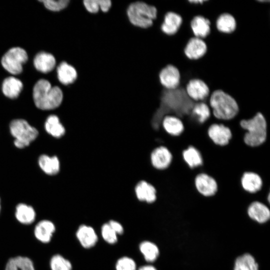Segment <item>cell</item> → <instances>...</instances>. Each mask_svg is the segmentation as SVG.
Segmentation results:
<instances>
[{"label":"cell","mask_w":270,"mask_h":270,"mask_svg":"<svg viewBox=\"0 0 270 270\" xmlns=\"http://www.w3.org/2000/svg\"><path fill=\"white\" fill-rule=\"evenodd\" d=\"M33 98L38 108L43 110H52L62 104L63 93L58 86H52L48 80L41 79L34 87Z\"/></svg>","instance_id":"6da1fadb"},{"label":"cell","mask_w":270,"mask_h":270,"mask_svg":"<svg viewBox=\"0 0 270 270\" xmlns=\"http://www.w3.org/2000/svg\"><path fill=\"white\" fill-rule=\"evenodd\" d=\"M212 114L220 120L233 119L238 112V106L236 100L230 94L220 90L211 92L208 100Z\"/></svg>","instance_id":"7a4b0ae2"},{"label":"cell","mask_w":270,"mask_h":270,"mask_svg":"<svg viewBox=\"0 0 270 270\" xmlns=\"http://www.w3.org/2000/svg\"><path fill=\"white\" fill-rule=\"evenodd\" d=\"M240 125L246 131L244 142L248 146L258 147L266 142L268 125L264 117L260 112H258L250 119L240 120Z\"/></svg>","instance_id":"3957f363"},{"label":"cell","mask_w":270,"mask_h":270,"mask_svg":"<svg viewBox=\"0 0 270 270\" xmlns=\"http://www.w3.org/2000/svg\"><path fill=\"white\" fill-rule=\"evenodd\" d=\"M126 15L129 22L133 26L148 28L154 24L158 16V9L154 5L142 1L130 4L126 9Z\"/></svg>","instance_id":"277c9868"},{"label":"cell","mask_w":270,"mask_h":270,"mask_svg":"<svg viewBox=\"0 0 270 270\" xmlns=\"http://www.w3.org/2000/svg\"><path fill=\"white\" fill-rule=\"evenodd\" d=\"M10 130L15 138L14 145L20 148L28 146L36 138L38 134L36 128L22 119L12 120L10 124Z\"/></svg>","instance_id":"5b68a950"},{"label":"cell","mask_w":270,"mask_h":270,"mask_svg":"<svg viewBox=\"0 0 270 270\" xmlns=\"http://www.w3.org/2000/svg\"><path fill=\"white\" fill-rule=\"evenodd\" d=\"M28 59L26 51L20 47H14L10 49L3 56L2 65L8 72L18 74L22 72V65Z\"/></svg>","instance_id":"8992f818"},{"label":"cell","mask_w":270,"mask_h":270,"mask_svg":"<svg viewBox=\"0 0 270 270\" xmlns=\"http://www.w3.org/2000/svg\"><path fill=\"white\" fill-rule=\"evenodd\" d=\"M185 90L188 96L196 102H207L211 94L206 82L197 78L190 80L185 86Z\"/></svg>","instance_id":"52a82bcc"},{"label":"cell","mask_w":270,"mask_h":270,"mask_svg":"<svg viewBox=\"0 0 270 270\" xmlns=\"http://www.w3.org/2000/svg\"><path fill=\"white\" fill-rule=\"evenodd\" d=\"M180 74L178 68L173 64H168L163 67L158 73V80L161 86L167 90L178 88L180 83Z\"/></svg>","instance_id":"ba28073f"},{"label":"cell","mask_w":270,"mask_h":270,"mask_svg":"<svg viewBox=\"0 0 270 270\" xmlns=\"http://www.w3.org/2000/svg\"><path fill=\"white\" fill-rule=\"evenodd\" d=\"M194 186L198 192L204 197L212 196L218 191V184L215 179L205 173L196 176Z\"/></svg>","instance_id":"9c48e42d"},{"label":"cell","mask_w":270,"mask_h":270,"mask_svg":"<svg viewBox=\"0 0 270 270\" xmlns=\"http://www.w3.org/2000/svg\"><path fill=\"white\" fill-rule=\"evenodd\" d=\"M150 159L152 166L157 170L162 171L170 166L172 155L166 146H160L152 152Z\"/></svg>","instance_id":"30bf717a"},{"label":"cell","mask_w":270,"mask_h":270,"mask_svg":"<svg viewBox=\"0 0 270 270\" xmlns=\"http://www.w3.org/2000/svg\"><path fill=\"white\" fill-rule=\"evenodd\" d=\"M208 135L212 142L220 146H224L232 138L230 129L222 124H211L207 131Z\"/></svg>","instance_id":"8fae6325"},{"label":"cell","mask_w":270,"mask_h":270,"mask_svg":"<svg viewBox=\"0 0 270 270\" xmlns=\"http://www.w3.org/2000/svg\"><path fill=\"white\" fill-rule=\"evenodd\" d=\"M182 22V18L179 14L168 11L164 14L160 28L164 34L174 36L179 30Z\"/></svg>","instance_id":"7c38bea8"},{"label":"cell","mask_w":270,"mask_h":270,"mask_svg":"<svg viewBox=\"0 0 270 270\" xmlns=\"http://www.w3.org/2000/svg\"><path fill=\"white\" fill-rule=\"evenodd\" d=\"M206 51L207 46L204 40L195 36L188 40L184 50L185 56L191 60L202 58Z\"/></svg>","instance_id":"4fadbf2b"},{"label":"cell","mask_w":270,"mask_h":270,"mask_svg":"<svg viewBox=\"0 0 270 270\" xmlns=\"http://www.w3.org/2000/svg\"><path fill=\"white\" fill-rule=\"evenodd\" d=\"M247 212L252 219L259 223H264L270 218V210L268 206L255 200L248 206Z\"/></svg>","instance_id":"5bb4252c"},{"label":"cell","mask_w":270,"mask_h":270,"mask_svg":"<svg viewBox=\"0 0 270 270\" xmlns=\"http://www.w3.org/2000/svg\"><path fill=\"white\" fill-rule=\"evenodd\" d=\"M240 184L242 189L251 194L258 192L262 186L261 177L258 174L252 172H246L242 174Z\"/></svg>","instance_id":"9a60e30c"},{"label":"cell","mask_w":270,"mask_h":270,"mask_svg":"<svg viewBox=\"0 0 270 270\" xmlns=\"http://www.w3.org/2000/svg\"><path fill=\"white\" fill-rule=\"evenodd\" d=\"M56 230L54 224L50 220H44L36 224L34 229L36 238L44 244L48 243Z\"/></svg>","instance_id":"2e32d148"},{"label":"cell","mask_w":270,"mask_h":270,"mask_svg":"<svg viewBox=\"0 0 270 270\" xmlns=\"http://www.w3.org/2000/svg\"><path fill=\"white\" fill-rule=\"evenodd\" d=\"M161 125L164 131L172 136H178L184 130V126L181 119L172 115L164 116Z\"/></svg>","instance_id":"e0dca14e"},{"label":"cell","mask_w":270,"mask_h":270,"mask_svg":"<svg viewBox=\"0 0 270 270\" xmlns=\"http://www.w3.org/2000/svg\"><path fill=\"white\" fill-rule=\"evenodd\" d=\"M190 26L195 37L204 39L210 32V20L200 15L194 16L190 22Z\"/></svg>","instance_id":"ac0fdd59"},{"label":"cell","mask_w":270,"mask_h":270,"mask_svg":"<svg viewBox=\"0 0 270 270\" xmlns=\"http://www.w3.org/2000/svg\"><path fill=\"white\" fill-rule=\"evenodd\" d=\"M135 193L140 201L152 203L156 200L157 191L156 188L150 183L141 180L135 187Z\"/></svg>","instance_id":"d6986e66"},{"label":"cell","mask_w":270,"mask_h":270,"mask_svg":"<svg viewBox=\"0 0 270 270\" xmlns=\"http://www.w3.org/2000/svg\"><path fill=\"white\" fill-rule=\"evenodd\" d=\"M76 236L81 245L84 248L94 246L98 242V236L94 228L86 225H81L78 228Z\"/></svg>","instance_id":"ffe728a7"},{"label":"cell","mask_w":270,"mask_h":270,"mask_svg":"<svg viewBox=\"0 0 270 270\" xmlns=\"http://www.w3.org/2000/svg\"><path fill=\"white\" fill-rule=\"evenodd\" d=\"M34 64L38 70L43 73H47L54 68L56 60L52 54L44 52H41L35 56Z\"/></svg>","instance_id":"44dd1931"},{"label":"cell","mask_w":270,"mask_h":270,"mask_svg":"<svg viewBox=\"0 0 270 270\" xmlns=\"http://www.w3.org/2000/svg\"><path fill=\"white\" fill-rule=\"evenodd\" d=\"M56 72L58 80L64 85L74 83L78 78L76 69L66 62L60 64L57 68Z\"/></svg>","instance_id":"7402d4cb"},{"label":"cell","mask_w":270,"mask_h":270,"mask_svg":"<svg viewBox=\"0 0 270 270\" xmlns=\"http://www.w3.org/2000/svg\"><path fill=\"white\" fill-rule=\"evenodd\" d=\"M216 27L221 33L230 34L236 30V23L234 18L231 14L224 12L217 18L216 20Z\"/></svg>","instance_id":"603a6c76"},{"label":"cell","mask_w":270,"mask_h":270,"mask_svg":"<svg viewBox=\"0 0 270 270\" xmlns=\"http://www.w3.org/2000/svg\"><path fill=\"white\" fill-rule=\"evenodd\" d=\"M22 87V83L20 80L14 76H10L4 80L2 84V90L6 96L15 98L18 96Z\"/></svg>","instance_id":"cb8c5ba5"},{"label":"cell","mask_w":270,"mask_h":270,"mask_svg":"<svg viewBox=\"0 0 270 270\" xmlns=\"http://www.w3.org/2000/svg\"><path fill=\"white\" fill-rule=\"evenodd\" d=\"M15 216L23 224H30L35 220L36 214L34 208L25 204H19L16 208Z\"/></svg>","instance_id":"d4e9b609"},{"label":"cell","mask_w":270,"mask_h":270,"mask_svg":"<svg viewBox=\"0 0 270 270\" xmlns=\"http://www.w3.org/2000/svg\"><path fill=\"white\" fill-rule=\"evenodd\" d=\"M184 162L191 169L202 166L203 159L200 152L193 146H190L182 152Z\"/></svg>","instance_id":"484cf974"},{"label":"cell","mask_w":270,"mask_h":270,"mask_svg":"<svg viewBox=\"0 0 270 270\" xmlns=\"http://www.w3.org/2000/svg\"><path fill=\"white\" fill-rule=\"evenodd\" d=\"M4 270H36L31 259L26 256H16L6 262Z\"/></svg>","instance_id":"4316f807"},{"label":"cell","mask_w":270,"mask_h":270,"mask_svg":"<svg viewBox=\"0 0 270 270\" xmlns=\"http://www.w3.org/2000/svg\"><path fill=\"white\" fill-rule=\"evenodd\" d=\"M39 166L46 174L54 175L59 172L60 164L58 158L54 156L42 155L38 159Z\"/></svg>","instance_id":"83f0119b"},{"label":"cell","mask_w":270,"mask_h":270,"mask_svg":"<svg viewBox=\"0 0 270 270\" xmlns=\"http://www.w3.org/2000/svg\"><path fill=\"white\" fill-rule=\"evenodd\" d=\"M45 129L52 136L59 138L65 134V128L56 115H50L46 119Z\"/></svg>","instance_id":"f1b7e54d"},{"label":"cell","mask_w":270,"mask_h":270,"mask_svg":"<svg viewBox=\"0 0 270 270\" xmlns=\"http://www.w3.org/2000/svg\"><path fill=\"white\" fill-rule=\"evenodd\" d=\"M82 3L86 11L92 14H96L100 10L106 12L112 6L110 0H84Z\"/></svg>","instance_id":"f546056e"},{"label":"cell","mask_w":270,"mask_h":270,"mask_svg":"<svg viewBox=\"0 0 270 270\" xmlns=\"http://www.w3.org/2000/svg\"><path fill=\"white\" fill-rule=\"evenodd\" d=\"M191 113L196 116L199 123L204 124L212 116L211 109L208 104L205 102H196Z\"/></svg>","instance_id":"4dcf8cb0"},{"label":"cell","mask_w":270,"mask_h":270,"mask_svg":"<svg viewBox=\"0 0 270 270\" xmlns=\"http://www.w3.org/2000/svg\"><path fill=\"white\" fill-rule=\"evenodd\" d=\"M234 270H258V266L251 254H245L236 259Z\"/></svg>","instance_id":"1f68e13d"},{"label":"cell","mask_w":270,"mask_h":270,"mask_svg":"<svg viewBox=\"0 0 270 270\" xmlns=\"http://www.w3.org/2000/svg\"><path fill=\"white\" fill-rule=\"evenodd\" d=\"M140 250L146 260L148 262L155 261L159 255L158 247L154 244L149 241H144L140 243Z\"/></svg>","instance_id":"d6a6232c"},{"label":"cell","mask_w":270,"mask_h":270,"mask_svg":"<svg viewBox=\"0 0 270 270\" xmlns=\"http://www.w3.org/2000/svg\"><path fill=\"white\" fill-rule=\"evenodd\" d=\"M51 270H72L70 262L62 255L56 254L50 258V262Z\"/></svg>","instance_id":"836d02e7"},{"label":"cell","mask_w":270,"mask_h":270,"mask_svg":"<svg viewBox=\"0 0 270 270\" xmlns=\"http://www.w3.org/2000/svg\"><path fill=\"white\" fill-rule=\"evenodd\" d=\"M42 2L45 7L52 11H60L68 6L69 4V0H42Z\"/></svg>","instance_id":"e575fe53"},{"label":"cell","mask_w":270,"mask_h":270,"mask_svg":"<svg viewBox=\"0 0 270 270\" xmlns=\"http://www.w3.org/2000/svg\"><path fill=\"white\" fill-rule=\"evenodd\" d=\"M101 232L104 240L108 243L114 244L117 242V234L108 223L102 225Z\"/></svg>","instance_id":"d590c367"},{"label":"cell","mask_w":270,"mask_h":270,"mask_svg":"<svg viewBox=\"0 0 270 270\" xmlns=\"http://www.w3.org/2000/svg\"><path fill=\"white\" fill-rule=\"evenodd\" d=\"M116 270H136L135 262L131 258L124 256L118 259L116 265Z\"/></svg>","instance_id":"8d00e7d4"},{"label":"cell","mask_w":270,"mask_h":270,"mask_svg":"<svg viewBox=\"0 0 270 270\" xmlns=\"http://www.w3.org/2000/svg\"><path fill=\"white\" fill-rule=\"evenodd\" d=\"M108 224L116 234H122L123 233V227L121 224L118 222L111 220Z\"/></svg>","instance_id":"74e56055"},{"label":"cell","mask_w":270,"mask_h":270,"mask_svg":"<svg viewBox=\"0 0 270 270\" xmlns=\"http://www.w3.org/2000/svg\"><path fill=\"white\" fill-rule=\"evenodd\" d=\"M138 270H156V269L152 266L148 265L140 267Z\"/></svg>","instance_id":"f35d334b"},{"label":"cell","mask_w":270,"mask_h":270,"mask_svg":"<svg viewBox=\"0 0 270 270\" xmlns=\"http://www.w3.org/2000/svg\"><path fill=\"white\" fill-rule=\"evenodd\" d=\"M0 210H1V204H0Z\"/></svg>","instance_id":"ab89813d"}]
</instances>
